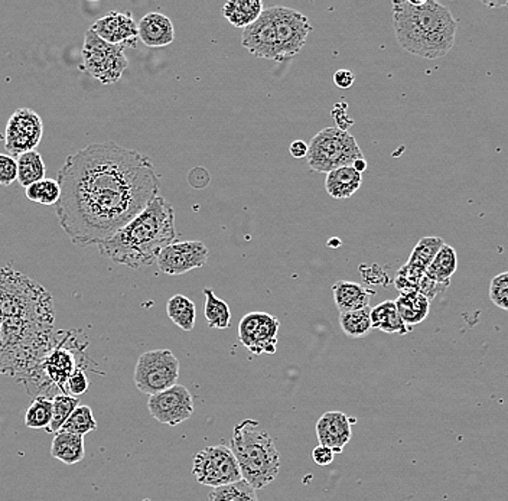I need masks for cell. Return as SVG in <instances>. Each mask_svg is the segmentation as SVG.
I'll return each mask as SVG.
<instances>
[{
    "mask_svg": "<svg viewBox=\"0 0 508 501\" xmlns=\"http://www.w3.org/2000/svg\"><path fill=\"white\" fill-rule=\"evenodd\" d=\"M55 214L77 246L100 244L138 217L158 196L160 179L145 153L116 142L91 143L59 171Z\"/></svg>",
    "mask_w": 508,
    "mask_h": 501,
    "instance_id": "1",
    "label": "cell"
},
{
    "mask_svg": "<svg viewBox=\"0 0 508 501\" xmlns=\"http://www.w3.org/2000/svg\"><path fill=\"white\" fill-rule=\"evenodd\" d=\"M52 295L37 280L0 268V374L23 383L54 342Z\"/></svg>",
    "mask_w": 508,
    "mask_h": 501,
    "instance_id": "2",
    "label": "cell"
},
{
    "mask_svg": "<svg viewBox=\"0 0 508 501\" xmlns=\"http://www.w3.org/2000/svg\"><path fill=\"white\" fill-rule=\"evenodd\" d=\"M177 237L174 207L158 196L138 217L97 246L100 255L112 262L141 269L157 262L160 251Z\"/></svg>",
    "mask_w": 508,
    "mask_h": 501,
    "instance_id": "3",
    "label": "cell"
},
{
    "mask_svg": "<svg viewBox=\"0 0 508 501\" xmlns=\"http://www.w3.org/2000/svg\"><path fill=\"white\" fill-rule=\"evenodd\" d=\"M393 26L397 44L404 51L440 59L454 47L458 21L435 0H397L393 2Z\"/></svg>",
    "mask_w": 508,
    "mask_h": 501,
    "instance_id": "4",
    "label": "cell"
},
{
    "mask_svg": "<svg viewBox=\"0 0 508 501\" xmlns=\"http://www.w3.org/2000/svg\"><path fill=\"white\" fill-rule=\"evenodd\" d=\"M231 451L241 477L256 490H262L277 479L280 471L279 451L258 421L246 419L234 426Z\"/></svg>",
    "mask_w": 508,
    "mask_h": 501,
    "instance_id": "5",
    "label": "cell"
},
{
    "mask_svg": "<svg viewBox=\"0 0 508 501\" xmlns=\"http://www.w3.org/2000/svg\"><path fill=\"white\" fill-rule=\"evenodd\" d=\"M81 351H84V349L78 345L77 335H73V332H55L51 349L45 354L44 359L41 360L37 370L23 380L26 389H30L32 385L35 392H40L38 396L47 397L51 396L54 390L66 393L68 378L77 369H81V361L78 360Z\"/></svg>",
    "mask_w": 508,
    "mask_h": 501,
    "instance_id": "6",
    "label": "cell"
},
{
    "mask_svg": "<svg viewBox=\"0 0 508 501\" xmlns=\"http://www.w3.org/2000/svg\"><path fill=\"white\" fill-rule=\"evenodd\" d=\"M306 158L311 171L328 174L338 168L352 167L357 159L364 157L351 133L340 128H328L313 136Z\"/></svg>",
    "mask_w": 508,
    "mask_h": 501,
    "instance_id": "7",
    "label": "cell"
},
{
    "mask_svg": "<svg viewBox=\"0 0 508 501\" xmlns=\"http://www.w3.org/2000/svg\"><path fill=\"white\" fill-rule=\"evenodd\" d=\"M81 54L84 71L102 84L117 83L129 67L124 47L105 42L91 28L84 35Z\"/></svg>",
    "mask_w": 508,
    "mask_h": 501,
    "instance_id": "8",
    "label": "cell"
},
{
    "mask_svg": "<svg viewBox=\"0 0 508 501\" xmlns=\"http://www.w3.org/2000/svg\"><path fill=\"white\" fill-rule=\"evenodd\" d=\"M136 389L145 395H158L177 385L179 360L171 350H150L139 357L135 367Z\"/></svg>",
    "mask_w": 508,
    "mask_h": 501,
    "instance_id": "9",
    "label": "cell"
},
{
    "mask_svg": "<svg viewBox=\"0 0 508 501\" xmlns=\"http://www.w3.org/2000/svg\"><path fill=\"white\" fill-rule=\"evenodd\" d=\"M193 474L201 486L218 488L243 479L231 448L225 445L204 448L194 457Z\"/></svg>",
    "mask_w": 508,
    "mask_h": 501,
    "instance_id": "10",
    "label": "cell"
},
{
    "mask_svg": "<svg viewBox=\"0 0 508 501\" xmlns=\"http://www.w3.org/2000/svg\"><path fill=\"white\" fill-rule=\"evenodd\" d=\"M269 14L277 30L280 59L282 61L292 59L305 47L308 35L313 32V26L304 14L295 9L272 6Z\"/></svg>",
    "mask_w": 508,
    "mask_h": 501,
    "instance_id": "11",
    "label": "cell"
},
{
    "mask_svg": "<svg viewBox=\"0 0 508 501\" xmlns=\"http://www.w3.org/2000/svg\"><path fill=\"white\" fill-rule=\"evenodd\" d=\"M44 135V122L35 110L18 109L6 124L5 148L12 158L37 150Z\"/></svg>",
    "mask_w": 508,
    "mask_h": 501,
    "instance_id": "12",
    "label": "cell"
},
{
    "mask_svg": "<svg viewBox=\"0 0 508 501\" xmlns=\"http://www.w3.org/2000/svg\"><path fill=\"white\" fill-rule=\"evenodd\" d=\"M280 321L266 313H250L239 323L240 342L253 354H275Z\"/></svg>",
    "mask_w": 508,
    "mask_h": 501,
    "instance_id": "13",
    "label": "cell"
},
{
    "mask_svg": "<svg viewBox=\"0 0 508 501\" xmlns=\"http://www.w3.org/2000/svg\"><path fill=\"white\" fill-rule=\"evenodd\" d=\"M148 409L153 418L168 426L188 421L194 414L193 395L186 386L175 385L150 397Z\"/></svg>",
    "mask_w": 508,
    "mask_h": 501,
    "instance_id": "14",
    "label": "cell"
},
{
    "mask_svg": "<svg viewBox=\"0 0 508 501\" xmlns=\"http://www.w3.org/2000/svg\"><path fill=\"white\" fill-rule=\"evenodd\" d=\"M208 258L210 250L203 241H175L160 251L157 263L159 269L169 277H181L184 273L203 268Z\"/></svg>",
    "mask_w": 508,
    "mask_h": 501,
    "instance_id": "15",
    "label": "cell"
},
{
    "mask_svg": "<svg viewBox=\"0 0 508 501\" xmlns=\"http://www.w3.org/2000/svg\"><path fill=\"white\" fill-rule=\"evenodd\" d=\"M241 45L258 59H272L280 62L279 45L277 30L270 16L269 9H263L262 15L251 25L244 28Z\"/></svg>",
    "mask_w": 508,
    "mask_h": 501,
    "instance_id": "16",
    "label": "cell"
},
{
    "mask_svg": "<svg viewBox=\"0 0 508 501\" xmlns=\"http://www.w3.org/2000/svg\"><path fill=\"white\" fill-rule=\"evenodd\" d=\"M91 30L109 44L131 48L138 44V23L131 12H110L109 15L95 21Z\"/></svg>",
    "mask_w": 508,
    "mask_h": 501,
    "instance_id": "17",
    "label": "cell"
},
{
    "mask_svg": "<svg viewBox=\"0 0 508 501\" xmlns=\"http://www.w3.org/2000/svg\"><path fill=\"white\" fill-rule=\"evenodd\" d=\"M316 436L320 445L331 448L335 454H340L345 445L351 441V421L342 412H327L316 422Z\"/></svg>",
    "mask_w": 508,
    "mask_h": 501,
    "instance_id": "18",
    "label": "cell"
},
{
    "mask_svg": "<svg viewBox=\"0 0 508 501\" xmlns=\"http://www.w3.org/2000/svg\"><path fill=\"white\" fill-rule=\"evenodd\" d=\"M139 40L150 48H164L175 40L174 23L159 12H150L138 23Z\"/></svg>",
    "mask_w": 508,
    "mask_h": 501,
    "instance_id": "19",
    "label": "cell"
},
{
    "mask_svg": "<svg viewBox=\"0 0 508 501\" xmlns=\"http://www.w3.org/2000/svg\"><path fill=\"white\" fill-rule=\"evenodd\" d=\"M332 294H334L335 306L338 313H351V311H358V309L367 308L370 304L371 296L376 292L356 284V282H349V280H340L332 287Z\"/></svg>",
    "mask_w": 508,
    "mask_h": 501,
    "instance_id": "20",
    "label": "cell"
},
{
    "mask_svg": "<svg viewBox=\"0 0 508 501\" xmlns=\"http://www.w3.org/2000/svg\"><path fill=\"white\" fill-rule=\"evenodd\" d=\"M361 184H363V175L352 167H342L328 172L325 189L328 196H332L334 200H347L358 191Z\"/></svg>",
    "mask_w": 508,
    "mask_h": 501,
    "instance_id": "21",
    "label": "cell"
},
{
    "mask_svg": "<svg viewBox=\"0 0 508 501\" xmlns=\"http://www.w3.org/2000/svg\"><path fill=\"white\" fill-rule=\"evenodd\" d=\"M371 325L386 334L406 335L411 328L400 318L396 302L385 301L371 308Z\"/></svg>",
    "mask_w": 508,
    "mask_h": 501,
    "instance_id": "22",
    "label": "cell"
},
{
    "mask_svg": "<svg viewBox=\"0 0 508 501\" xmlns=\"http://www.w3.org/2000/svg\"><path fill=\"white\" fill-rule=\"evenodd\" d=\"M51 455L55 460L67 465H74L81 462L86 457V447H84V436L74 435V433H55L51 443Z\"/></svg>",
    "mask_w": 508,
    "mask_h": 501,
    "instance_id": "23",
    "label": "cell"
},
{
    "mask_svg": "<svg viewBox=\"0 0 508 501\" xmlns=\"http://www.w3.org/2000/svg\"><path fill=\"white\" fill-rule=\"evenodd\" d=\"M222 12L232 26L244 30L262 15L263 4L260 0H230L222 6Z\"/></svg>",
    "mask_w": 508,
    "mask_h": 501,
    "instance_id": "24",
    "label": "cell"
},
{
    "mask_svg": "<svg viewBox=\"0 0 508 501\" xmlns=\"http://www.w3.org/2000/svg\"><path fill=\"white\" fill-rule=\"evenodd\" d=\"M458 269V255L454 247L449 244H443L438 255L433 259L432 263L429 265L425 275L429 279L433 280L435 284L447 287L449 285L450 278L454 277V273Z\"/></svg>",
    "mask_w": 508,
    "mask_h": 501,
    "instance_id": "25",
    "label": "cell"
},
{
    "mask_svg": "<svg viewBox=\"0 0 508 501\" xmlns=\"http://www.w3.org/2000/svg\"><path fill=\"white\" fill-rule=\"evenodd\" d=\"M395 302H396L400 318L404 320L407 327H413V325L423 323L426 320V316L429 315L431 301L423 295L419 294V292L400 294L399 298Z\"/></svg>",
    "mask_w": 508,
    "mask_h": 501,
    "instance_id": "26",
    "label": "cell"
},
{
    "mask_svg": "<svg viewBox=\"0 0 508 501\" xmlns=\"http://www.w3.org/2000/svg\"><path fill=\"white\" fill-rule=\"evenodd\" d=\"M16 164H18L19 184L25 187V188L32 186L35 182L45 179L47 167H45L44 159H42L38 150H31V152L23 153V155L16 159Z\"/></svg>",
    "mask_w": 508,
    "mask_h": 501,
    "instance_id": "27",
    "label": "cell"
},
{
    "mask_svg": "<svg viewBox=\"0 0 508 501\" xmlns=\"http://www.w3.org/2000/svg\"><path fill=\"white\" fill-rule=\"evenodd\" d=\"M167 314L177 327L193 331L195 327V304L184 295H175L167 304Z\"/></svg>",
    "mask_w": 508,
    "mask_h": 501,
    "instance_id": "28",
    "label": "cell"
},
{
    "mask_svg": "<svg viewBox=\"0 0 508 501\" xmlns=\"http://www.w3.org/2000/svg\"><path fill=\"white\" fill-rule=\"evenodd\" d=\"M205 295V318H207L208 327L215 330H227L231 323V309L229 304L218 298L210 287L204 289Z\"/></svg>",
    "mask_w": 508,
    "mask_h": 501,
    "instance_id": "29",
    "label": "cell"
},
{
    "mask_svg": "<svg viewBox=\"0 0 508 501\" xmlns=\"http://www.w3.org/2000/svg\"><path fill=\"white\" fill-rule=\"evenodd\" d=\"M340 325L349 338L367 337L373 330L370 306L351 313L340 314Z\"/></svg>",
    "mask_w": 508,
    "mask_h": 501,
    "instance_id": "30",
    "label": "cell"
},
{
    "mask_svg": "<svg viewBox=\"0 0 508 501\" xmlns=\"http://www.w3.org/2000/svg\"><path fill=\"white\" fill-rule=\"evenodd\" d=\"M208 501H259L256 488L240 479L236 483L213 488L208 494Z\"/></svg>",
    "mask_w": 508,
    "mask_h": 501,
    "instance_id": "31",
    "label": "cell"
},
{
    "mask_svg": "<svg viewBox=\"0 0 508 501\" xmlns=\"http://www.w3.org/2000/svg\"><path fill=\"white\" fill-rule=\"evenodd\" d=\"M80 406V400L69 396L66 393H59L52 397V421L50 428L45 429L47 433H57L61 431L62 426L68 421L69 416Z\"/></svg>",
    "mask_w": 508,
    "mask_h": 501,
    "instance_id": "32",
    "label": "cell"
},
{
    "mask_svg": "<svg viewBox=\"0 0 508 501\" xmlns=\"http://www.w3.org/2000/svg\"><path fill=\"white\" fill-rule=\"evenodd\" d=\"M52 421V400L35 396L25 414V425L31 429H48Z\"/></svg>",
    "mask_w": 508,
    "mask_h": 501,
    "instance_id": "33",
    "label": "cell"
},
{
    "mask_svg": "<svg viewBox=\"0 0 508 501\" xmlns=\"http://www.w3.org/2000/svg\"><path fill=\"white\" fill-rule=\"evenodd\" d=\"M62 433H74V435L84 436L88 433L97 431V421L93 416V411L87 405H80L71 414L68 421L61 428Z\"/></svg>",
    "mask_w": 508,
    "mask_h": 501,
    "instance_id": "34",
    "label": "cell"
},
{
    "mask_svg": "<svg viewBox=\"0 0 508 501\" xmlns=\"http://www.w3.org/2000/svg\"><path fill=\"white\" fill-rule=\"evenodd\" d=\"M25 194L26 198L33 201V203L42 204V205H55L59 203L61 189H59V182L55 179L45 178L25 188Z\"/></svg>",
    "mask_w": 508,
    "mask_h": 501,
    "instance_id": "35",
    "label": "cell"
},
{
    "mask_svg": "<svg viewBox=\"0 0 508 501\" xmlns=\"http://www.w3.org/2000/svg\"><path fill=\"white\" fill-rule=\"evenodd\" d=\"M490 299L494 305L508 311V272L493 278L490 285Z\"/></svg>",
    "mask_w": 508,
    "mask_h": 501,
    "instance_id": "36",
    "label": "cell"
},
{
    "mask_svg": "<svg viewBox=\"0 0 508 501\" xmlns=\"http://www.w3.org/2000/svg\"><path fill=\"white\" fill-rule=\"evenodd\" d=\"M15 179H18V164L15 158L0 153V186H12Z\"/></svg>",
    "mask_w": 508,
    "mask_h": 501,
    "instance_id": "37",
    "label": "cell"
},
{
    "mask_svg": "<svg viewBox=\"0 0 508 501\" xmlns=\"http://www.w3.org/2000/svg\"><path fill=\"white\" fill-rule=\"evenodd\" d=\"M88 386H90V382H88V378L84 373L83 369H77L73 376L68 378V382H67L66 395L73 397L81 396V395L87 392Z\"/></svg>",
    "mask_w": 508,
    "mask_h": 501,
    "instance_id": "38",
    "label": "cell"
},
{
    "mask_svg": "<svg viewBox=\"0 0 508 501\" xmlns=\"http://www.w3.org/2000/svg\"><path fill=\"white\" fill-rule=\"evenodd\" d=\"M334 457L335 452L331 448L323 447V445H318V447L313 448V460L320 467H327V465L332 464Z\"/></svg>",
    "mask_w": 508,
    "mask_h": 501,
    "instance_id": "39",
    "label": "cell"
},
{
    "mask_svg": "<svg viewBox=\"0 0 508 501\" xmlns=\"http://www.w3.org/2000/svg\"><path fill=\"white\" fill-rule=\"evenodd\" d=\"M356 81V76L349 69H338L334 74V83L337 87L345 88L352 87V84Z\"/></svg>",
    "mask_w": 508,
    "mask_h": 501,
    "instance_id": "40",
    "label": "cell"
},
{
    "mask_svg": "<svg viewBox=\"0 0 508 501\" xmlns=\"http://www.w3.org/2000/svg\"><path fill=\"white\" fill-rule=\"evenodd\" d=\"M289 152H291L292 157L301 159V158H305L308 155V145L304 141H295L289 146Z\"/></svg>",
    "mask_w": 508,
    "mask_h": 501,
    "instance_id": "41",
    "label": "cell"
},
{
    "mask_svg": "<svg viewBox=\"0 0 508 501\" xmlns=\"http://www.w3.org/2000/svg\"><path fill=\"white\" fill-rule=\"evenodd\" d=\"M352 168H354L357 172L363 175V172L367 169V160L364 159V158L363 159H357L356 162L352 164Z\"/></svg>",
    "mask_w": 508,
    "mask_h": 501,
    "instance_id": "42",
    "label": "cell"
},
{
    "mask_svg": "<svg viewBox=\"0 0 508 501\" xmlns=\"http://www.w3.org/2000/svg\"><path fill=\"white\" fill-rule=\"evenodd\" d=\"M143 501H150V500H143Z\"/></svg>",
    "mask_w": 508,
    "mask_h": 501,
    "instance_id": "43",
    "label": "cell"
}]
</instances>
